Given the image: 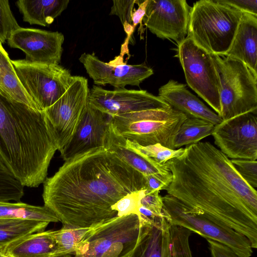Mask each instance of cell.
I'll list each match as a JSON object with an SVG mask.
<instances>
[{
    "mask_svg": "<svg viewBox=\"0 0 257 257\" xmlns=\"http://www.w3.org/2000/svg\"><path fill=\"white\" fill-rule=\"evenodd\" d=\"M158 96L172 108L188 117L202 119L217 124L222 119L198 97L191 93L184 84L170 80L159 89Z\"/></svg>",
    "mask_w": 257,
    "mask_h": 257,
    "instance_id": "obj_19",
    "label": "cell"
},
{
    "mask_svg": "<svg viewBox=\"0 0 257 257\" xmlns=\"http://www.w3.org/2000/svg\"><path fill=\"white\" fill-rule=\"evenodd\" d=\"M86 72L98 85H110L115 89L127 85L139 86L153 74V69L145 64L130 65L118 56L108 63L102 61L94 54L84 53L79 58Z\"/></svg>",
    "mask_w": 257,
    "mask_h": 257,
    "instance_id": "obj_14",
    "label": "cell"
},
{
    "mask_svg": "<svg viewBox=\"0 0 257 257\" xmlns=\"http://www.w3.org/2000/svg\"><path fill=\"white\" fill-rule=\"evenodd\" d=\"M64 41L63 34L57 31L20 27L12 34L8 44L11 48L22 50L27 61L58 65Z\"/></svg>",
    "mask_w": 257,
    "mask_h": 257,
    "instance_id": "obj_16",
    "label": "cell"
},
{
    "mask_svg": "<svg viewBox=\"0 0 257 257\" xmlns=\"http://www.w3.org/2000/svg\"><path fill=\"white\" fill-rule=\"evenodd\" d=\"M149 0L142 1L138 5L137 9H134L132 15V25L136 28V26L140 24L139 29H138L141 39H143V34L144 32L145 29L143 25V19L146 13V9L148 5Z\"/></svg>",
    "mask_w": 257,
    "mask_h": 257,
    "instance_id": "obj_40",
    "label": "cell"
},
{
    "mask_svg": "<svg viewBox=\"0 0 257 257\" xmlns=\"http://www.w3.org/2000/svg\"><path fill=\"white\" fill-rule=\"evenodd\" d=\"M234 167L243 179L251 187H257L256 160L247 159H230Z\"/></svg>",
    "mask_w": 257,
    "mask_h": 257,
    "instance_id": "obj_33",
    "label": "cell"
},
{
    "mask_svg": "<svg viewBox=\"0 0 257 257\" xmlns=\"http://www.w3.org/2000/svg\"><path fill=\"white\" fill-rule=\"evenodd\" d=\"M222 1L242 12L257 16L256 0H222Z\"/></svg>",
    "mask_w": 257,
    "mask_h": 257,
    "instance_id": "obj_38",
    "label": "cell"
},
{
    "mask_svg": "<svg viewBox=\"0 0 257 257\" xmlns=\"http://www.w3.org/2000/svg\"><path fill=\"white\" fill-rule=\"evenodd\" d=\"M243 12L222 0H201L191 7L187 36L211 54L225 55Z\"/></svg>",
    "mask_w": 257,
    "mask_h": 257,
    "instance_id": "obj_4",
    "label": "cell"
},
{
    "mask_svg": "<svg viewBox=\"0 0 257 257\" xmlns=\"http://www.w3.org/2000/svg\"><path fill=\"white\" fill-rule=\"evenodd\" d=\"M191 9L185 0H149L144 25L157 37L172 40L178 46L187 36Z\"/></svg>",
    "mask_w": 257,
    "mask_h": 257,
    "instance_id": "obj_13",
    "label": "cell"
},
{
    "mask_svg": "<svg viewBox=\"0 0 257 257\" xmlns=\"http://www.w3.org/2000/svg\"><path fill=\"white\" fill-rule=\"evenodd\" d=\"M140 230L137 214L116 216L97 224L78 245L74 257H130Z\"/></svg>",
    "mask_w": 257,
    "mask_h": 257,
    "instance_id": "obj_7",
    "label": "cell"
},
{
    "mask_svg": "<svg viewBox=\"0 0 257 257\" xmlns=\"http://www.w3.org/2000/svg\"><path fill=\"white\" fill-rule=\"evenodd\" d=\"M110 115L89 103L70 141L60 153L66 161L91 149L104 148Z\"/></svg>",
    "mask_w": 257,
    "mask_h": 257,
    "instance_id": "obj_17",
    "label": "cell"
},
{
    "mask_svg": "<svg viewBox=\"0 0 257 257\" xmlns=\"http://www.w3.org/2000/svg\"><path fill=\"white\" fill-rule=\"evenodd\" d=\"M211 55L219 81L220 117L225 120L248 112L257 113V76L237 59Z\"/></svg>",
    "mask_w": 257,
    "mask_h": 257,
    "instance_id": "obj_6",
    "label": "cell"
},
{
    "mask_svg": "<svg viewBox=\"0 0 257 257\" xmlns=\"http://www.w3.org/2000/svg\"><path fill=\"white\" fill-rule=\"evenodd\" d=\"M256 114L246 112L215 125L214 144L228 158L256 160Z\"/></svg>",
    "mask_w": 257,
    "mask_h": 257,
    "instance_id": "obj_12",
    "label": "cell"
},
{
    "mask_svg": "<svg viewBox=\"0 0 257 257\" xmlns=\"http://www.w3.org/2000/svg\"><path fill=\"white\" fill-rule=\"evenodd\" d=\"M89 94L87 79L73 76L64 94L44 110L52 125L60 153L76 132L88 103Z\"/></svg>",
    "mask_w": 257,
    "mask_h": 257,
    "instance_id": "obj_11",
    "label": "cell"
},
{
    "mask_svg": "<svg viewBox=\"0 0 257 257\" xmlns=\"http://www.w3.org/2000/svg\"><path fill=\"white\" fill-rule=\"evenodd\" d=\"M17 219H0V225L10 222Z\"/></svg>",
    "mask_w": 257,
    "mask_h": 257,
    "instance_id": "obj_42",
    "label": "cell"
},
{
    "mask_svg": "<svg viewBox=\"0 0 257 257\" xmlns=\"http://www.w3.org/2000/svg\"><path fill=\"white\" fill-rule=\"evenodd\" d=\"M88 101L109 115L171 107L158 96L146 90L125 88L108 90L96 85L89 90Z\"/></svg>",
    "mask_w": 257,
    "mask_h": 257,
    "instance_id": "obj_15",
    "label": "cell"
},
{
    "mask_svg": "<svg viewBox=\"0 0 257 257\" xmlns=\"http://www.w3.org/2000/svg\"><path fill=\"white\" fill-rule=\"evenodd\" d=\"M0 257H12L11 255L3 250L0 251Z\"/></svg>",
    "mask_w": 257,
    "mask_h": 257,
    "instance_id": "obj_43",
    "label": "cell"
},
{
    "mask_svg": "<svg viewBox=\"0 0 257 257\" xmlns=\"http://www.w3.org/2000/svg\"><path fill=\"white\" fill-rule=\"evenodd\" d=\"M53 230L28 235L6 247L3 251L12 257H51L57 250Z\"/></svg>",
    "mask_w": 257,
    "mask_h": 257,
    "instance_id": "obj_22",
    "label": "cell"
},
{
    "mask_svg": "<svg viewBox=\"0 0 257 257\" xmlns=\"http://www.w3.org/2000/svg\"><path fill=\"white\" fill-rule=\"evenodd\" d=\"M145 180V191L148 193L160 192L166 190L172 179L155 175H143Z\"/></svg>",
    "mask_w": 257,
    "mask_h": 257,
    "instance_id": "obj_37",
    "label": "cell"
},
{
    "mask_svg": "<svg viewBox=\"0 0 257 257\" xmlns=\"http://www.w3.org/2000/svg\"><path fill=\"white\" fill-rule=\"evenodd\" d=\"M24 186L0 159V201L21 202Z\"/></svg>",
    "mask_w": 257,
    "mask_h": 257,
    "instance_id": "obj_30",
    "label": "cell"
},
{
    "mask_svg": "<svg viewBox=\"0 0 257 257\" xmlns=\"http://www.w3.org/2000/svg\"><path fill=\"white\" fill-rule=\"evenodd\" d=\"M207 240L212 257H240L226 245L209 239Z\"/></svg>",
    "mask_w": 257,
    "mask_h": 257,
    "instance_id": "obj_39",
    "label": "cell"
},
{
    "mask_svg": "<svg viewBox=\"0 0 257 257\" xmlns=\"http://www.w3.org/2000/svg\"><path fill=\"white\" fill-rule=\"evenodd\" d=\"M141 191L127 194L112 206L111 208L116 212L117 216L137 214Z\"/></svg>",
    "mask_w": 257,
    "mask_h": 257,
    "instance_id": "obj_35",
    "label": "cell"
},
{
    "mask_svg": "<svg viewBox=\"0 0 257 257\" xmlns=\"http://www.w3.org/2000/svg\"><path fill=\"white\" fill-rule=\"evenodd\" d=\"M12 62L22 85L42 110L51 106L64 94L73 78L70 71L59 64L32 62L25 59Z\"/></svg>",
    "mask_w": 257,
    "mask_h": 257,
    "instance_id": "obj_9",
    "label": "cell"
},
{
    "mask_svg": "<svg viewBox=\"0 0 257 257\" xmlns=\"http://www.w3.org/2000/svg\"><path fill=\"white\" fill-rule=\"evenodd\" d=\"M125 142L126 146L129 149L161 165H165L169 160L179 157L184 150L183 148L176 150L171 149L160 144L144 146L126 139Z\"/></svg>",
    "mask_w": 257,
    "mask_h": 257,
    "instance_id": "obj_29",
    "label": "cell"
},
{
    "mask_svg": "<svg viewBox=\"0 0 257 257\" xmlns=\"http://www.w3.org/2000/svg\"><path fill=\"white\" fill-rule=\"evenodd\" d=\"M215 125L202 119L187 117L174 137L172 149H178L182 146L199 142L204 138L211 135Z\"/></svg>",
    "mask_w": 257,
    "mask_h": 257,
    "instance_id": "obj_26",
    "label": "cell"
},
{
    "mask_svg": "<svg viewBox=\"0 0 257 257\" xmlns=\"http://www.w3.org/2000/svg\"><path fill=\"white\" fill-rule=\"evenodd\" d=\"M191 231L171 225V257H193L189 244Z\"/></svg>",
    "mask_w": 257,
    "mask_h": 257,
    "instance_id": "obj_31",
    "label": "cell"
},
{
    "mask_svg": "<svg viewBox=\"0 0 257 257\" xmlns=\"http://www.w3.org/2000/svg\"><path fill=\"white\" fill-rule=\"evenodd\" d=\"M125 139L120 135L110 122L104 148L114 153L121 160L143 175H155L172 179V175L167 163L158 164L127 148Z\"/></svg>",
    "mask_w": 257,
    "mask_h": 257,
    "instance_id": "obj_21",
    "label": "cell"
},
{
    "mask_svg": "<svg viewBox=\"0 0 257 257\" xmlns=\"http://www.w3.org/2000/svg\"><path fill=\"white\" fill-rule=\"evenodd\" d=\"M178 48V57L187 84L219 116L220 84L211 54L188 36Z\"/></svg>",
    "mask_w": 257,
    "mask_h": 257,
    "instance_id": "obj_10",
    "label": "cell"
},
{
    "mask_svg": "<svg viewBox=\"0 0 257 257\" xmlns=\"http://www.w3.org/2000/svg\"><path fill=\"white\" fill-rule=\"evenodd\" d=\"M57 150V138L45 111L0 93V159L24 187L43 183Z\"/></svg>",
    "mask_w": 257,
    "mask_h": 257,
    "instance_id": "obj_3",
    "label": "cell"
},
{
    "mask_svg": "<svg viewBox=\"0 0 257 257\" xmlns=\"http://www.w3.org/2000/svg\"><path fill=\"white\" fill-rule=\"evenodd\" d=\"M0 219H22L59 222L57 216L45 206H35L27 203L0 201Z\"/></svg>",
    "mask_w": 257,
    "mask_h": 257,
    "instance_id": "obj_25",
    "label": "cell"
},
{
    "mask_svg": "<svg viewBox=\"0 0 257 257\" xmlns=\"http://www.w3.org/2000/svg\"><path fill=\"white\" fill-rule=\"evenodd\" d=\"M0 93L8 98L42 110L22 85L8 53L0 43Z\"/></svg>",
    "mask_w": 257,
    "mask_h": 257,
    "instance_id": "obj_24",
    "label": "cell"
},
{
    "mask_svg": "<svg viewBox=\"0 0 257 257\" xmlns=\"http://www.w3.org/2000/svg\"><path fill=\"white\" fill-rule=\"evenodd\" d=\"M51 257H71V255L70 254H65V255H61L53 256Z\"/></svg>",
    "mask_w": 257,
    "mask_h": 257,
    "instance_id": "obj_44",
    "label": "cell"
},
{
    "mask_svg": "<svg viewBox=\"0 0 257 257\" xmlns=\"http://www.w3.org/2000/svg\"><path fill=\"white\" fill-rule=\"evenodd\" d=\"M139 205L151 212L156 216H165L162 197L159 192H146L141 191Z\"/></svg>",
    "mask_w": 257,
    "mask_h": 257,
    "instance_id": "obj_34",
    "label": "cell"
},
{
    "mask_svg": "<svg viewBox=\"0 0 257 257\" xmlns=\"http://www.w3.org/2000/svg\"><path fill=\"white\" fill-rule=\"evenodd\" d=\"M69 0H19L16 5L23 21L48 27L67 8Z\"/></svg>",
    "mask_w": 257,
    "mask_h": 257,
    "instance_id": "obj_23",
    "label": "cell"
},
{
    "mask_svg": "<svg viewBox=\"0 0 257 257\" xmlns=\"http://www.w3.org/2000/svg\"><path fill=\"white\" fill-rule=\"evenodd\" d=\"M110 15H116L118 17L123 25L127 22L132 25V15L137 0L113 1Z\"/></svg>",
    "mask_w": 257,
    "mask_h": 257,
    "instance_id": "obj_36",
    "label": "cell"
},
{
    "mask_svg": "<svg viewBox=\"0 0 257 257\" xmlns=\"http://www.w3.org/2000/svg\"><path fill=\"white\" fill-rule=\"evenodd\" d=\"M165 217L172 225L181 226L206 239L219 242L240 257H250L252 247L248 238L233 229L198 213L169 195L162 197Z\"/></svg>",
    "mask_w": 257,
    "mask_h": 257,
    "instance_id": "obj_8",
    "label": "cell"
},
{
    "mask_svg": "<svg viewBox=\"0 0 257 257\" xmlns=\"http://www.w3.org/2000/svg\"><path fill=\"white\" fill-rule=\"evenodd\" d=\"M187 117L170 107L110 115V122L128 140L144 146L160 144L172 149L174 137Z\"/></svg>",
    "mask_w": 257,
    "mask_h": 257,
    "instance_id": "obj_5",
    "label": "cell"
},
{
    "mask_svg": "<svg viewBox=\"0 0 257 257\" xmlns=\"http://www.w3.org/2000/svg\"><path fill=\"white\" fill-rule=\"evenodd\" d=\"M20 28L11 10L8 1H0V43L8 40Z\"/></svg>",
    "mask_w": 257,
    "mask_h": 257,
    "instance_id": "obj_32",
    "label": "cell"
},
{
    "mask_svg": "<svg viewBox=\"0 0 257 257\" xmlns=\"http://www.w3.org/2000/svg\"><path fill=\"white\" fill-rule=\"evenodd\" d=\"M225 56L242 62L257 76V16L243 12L231 45Z\"/></svg>",
    "mask_w": 257,
    "mask_h": 257,
    "instance_id": "obj_20",
    "label": "cell"
},
{
    "mask_svg": "<svg viewBox=\"0 0 257 257\" xmlns=\"http://www.w3.org/2000/svg\"><path fill=\"white\" fill-rule=\"evenodd\" d=\"M97 225L88 227L63 225L60 229L54 230V237L57 246L56 255H74L78 245Z\"/></svg>",
    "mask_w": 257,
    "mask_h": 257,
    "instance_id": "obj_28",
    "label": "cell"
},
{
    "mask_svg": "<svg viewBox=\"0 0 257 257\" xmlns=\"http://www.w3.org/2000/svg\"><path fill=\"white\" fill-rule=\"evenodd\" d=\"M145 190L144 175L104 148L66 161L43 182L44 206L63 225L88 227L117 216L112 205Z\"/></svg>",
    "mask_w": 257,
    "mask_h": 257,
    "instance_id": "obj_2",
    "label": "cell"
},
{
    "mask_svg": "<svg viewBox=\"0 0 257 257\" xmlns=\"http://www.w3.org/2000/svg\"><path fill=\"white\" fill-rule=\"evenodd\" d=\"M140 221L139 238L130 257H171V224L166 217Z\"/></svg>",
    "mask_w": 257,
    "mask_h": 257,
    "instance_id": "obj_18",
    "label": "cell"
},
{
    "mask_svg": "<svg viewBox=\"0 0 257 257\" xmlns=\"http://www.w3.org/2000/svg\"><path fill=\"white\" fill-rule=\"evenodd\" d=\"M49 223L45 221L17 219L0 225V251L28 235L44 231Z\"/></svg>",
    "mask_w": 257,
    "mask_h": 257,
    "instance_id": "obj_27",
    "label": "cell"
},
{
    "mask_svg": "<svg viewBox=\"0 0 257 257\" xmlns=\"http://www.w3.org/2000/svg\"><path fill=\"white\" fill-rule=\"evenodd\" d=\"M123 29L126 34L127 37L123 43L124 45L127 46L128 42L131 39L132 35L135 31V28L133 26L132 24H130L127 22H125L123 25Z\"/></svg>",
    "mask_w": 257,
    "mask_h": 257,
    "instance_id": "obj_41",
    "label": "cell"
},
{
    "mask_svg": "<svg viewBox=\"0 0 257 257\" xmlns=\"http://www.w3.org/2000/svg\"><path fill=\"white\" fill-rule=\"evenodd\" d=\"M167 165L166 190L196 212L243 234L257 247V192L225 155L208 142L186 146Z\"/></svg>",
    "mask_w": 257,
    "mask_h": 257,
    "instance_id": "obj_1",
    "label": "cell"
}]
</instances>
